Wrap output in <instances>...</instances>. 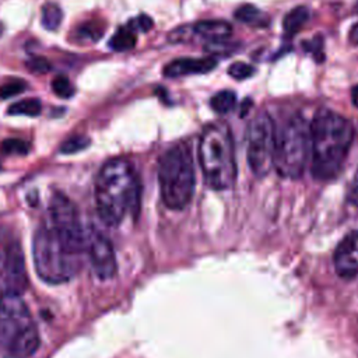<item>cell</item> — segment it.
Returning <instances> with one entry per match:
<instances>
[{
  "mask_svg": "<svg viewBox=\"0 0 358 358\" xmlns=\"http://www.w3.org/2000/svg\"><path fill=\"white\" fill-rule=\"evenodd\" d=\"M199 162L206 183L215 190L229 189L236 178L234 140L225 123L208 124L199 140Z\"/></svg>",
  "mask_w": 358,
  "mask_h": 358,
  "instance_id": "277c9868",
  "label": "cell"
},
{
  "mask_svg": "<svg viewBox=\"0 0 358 358\" xmlns=\"http://www.w3.org/2000/svg\"><path fill=\"white\" fill-rule=\"evenodd\" d=\"M217 66V60L211 56L208 57H182L175 59L169 62L164 67V76L168 78H178L183 76H192V74H203L211 71Z\"/></svg>",
  "mask_w": 358,
  "mask_h": 358,
  "instance_id": "7c38bea8",
  "label": "cell"
},
{
  "mask_svg": "<svg viewBox=\"0 0 358 358\" xmlns=\"http://www.w3.org/2000/svg\"><path fill=\"white\" fill-rule=\"evenodd\" d=\"M42 110V105L39 102V99L36 98H27L18 102H14L8 106L7 113L11 116H38L41 115Z\"/></svg>",
  "mask_w": 358,
  "mask_h": 358,
  "instance_id": "2e32d148",
  "label": "cell"
},
{
  "mask_svg": "<svg viewBox=\"0 0 358 358\" xmlns=\"http://www.w3.org/2000/svg\"><path fill=\"white\" fill-rule=\"evenodd\" d=\"M334 268L343 278L358 275V232H351L343 238L333 255Z\"/></svg>",
  "mask_w": 358,
  "mask_h": 358,
  "instance_id": "8fae6325",
  "label": "cell"
},
{
  "mask_svg": "<svg viewBox=\"0 0 358 358\" xmlns=\"http://www.w3.org/2000/svg\"><path fill=\"white\" fill-rule=\"evenodd\" d=\"M52 90L53 92L62 98V99H69L74 95L76 90L73 87V84L70 83V80L64 76H57L56 78H53L52 81Z\"/></svg>",
  "mask_w": 358,
  "mask_h": 358,
  "instance_id": "7402d4cb",
  "label": "cell"
},
{
  "mask_svg": "<svg viewBox=\"0 0 358 358\" xmlns=\"http://www.w3.org/2000/svg\"><path fill=\"white\" fill-rule=\"evenodd\" d=\"M28 285V275L21 245L13 238H0V291L21 295Z\"/></svg>",
  "mask_w": 358,
  "mask_h": 358,
  "instance_id": "9c48e42d",
  "label": "cell"
},
{
  "mask_svg": "<svg viewBox=\"0 0 358 358\" xmlns=\"http://www.w3.org/2000/svg\"><path fill=\"white\" fill-rule=\"evenodd\" d=\"M350 41L354 45H358V24L352 25V28L350 29Z\"/></svg>",
  "mask_w": 358,
  "mask_h": 358,
  "instance_id": "f1b7e54d",
  "label": "cell"
},
{
  "mask_svg": "<svg viewBox=\"0 0 358 358\" xmlns=\"http://www.w3.org/2000/svg\"><path fill=\"white\" fill-rule=\"evenodd\" d=\"M1 32H3V25L0 24V35H1Z\"/></svg>",
  "mask_w": 358,
  "mask_h": 358,
  "instance_id": "4dcf8cb0",
  "label": "cell"
},
{
  "mask_svg": "<svg viewBox=\"0 0 358 358\" xmlns=\"http://www.w3.org/2000/svg\"><path fill=\"white\" fill-rule=\"evenodd\" d=\"M348 199L352 204L358 206V171L352 179V183H351V189H350V193H348Z\"/></svg>",
  "mask_w": 358,
  "mask_h": 358,
  "instance_id": "83f0119b",
  "label": "cell"
},
{
  "mask_svg": "<svg viewBox=\"0 0 358 358\" xmlns=\"http://www.w3.org/2000/svg\"><path fill=\"white\" fill-rule=\"evenodd\" d=\"M136 41H137L136 31L131 27L126 25V27L119 28L115 32V35L109 41V48L116 52H126V50L134 48Z\"/></svg>",
  "mask_w": 358,
  "mask_h": 358,
  "instance_id": "9a60e30c",
  "label": "cell"
},
{
  "mask_svg": "<svg viewBox=\"0 0 358 358\" xmlns=\"http://www.w3.org/2000/svg\"><path fill=\"white\" fill-rule=\"evenodd\" d=\"M235 105H236V95L229 90L220 91L210 99L211 109L221 115L231 112L235 108Z\"/></svg>",
  "mask_w": 358,
  "mask_h": 358,
  "instance_id": "ac0fdd59",
  "label": "cell"
},
{
  "mask_svg": "<svg viewBox=\"0 0 358 358\" xmlns=\"http://www.w3.org/2000/svg\"><path fill=\"white\" fill-rule=\"evenodd\" d=\"M27 84L21 80H11L0 85V98L1 99H8L11 96H15L21 94L25 90Z\"/></svg>",
  "mask_w": 358,
  "mask_h": 358,
  "instance_id": "d4e9b609",
  "label": "cell"
},
{
  "mask_svg": "<svg viewBox=\"0 0 358 358\" xmlns=\"http://www.w3.org/2000/svg\"><path fill=\"white\" fill-rule=\"evenodd\" d=\"M27 66L31 71L34 73H38V74H43V73H48L50 70V63L43 59V57H31L28 62H27Z\"/></svg>",
  "mask_w": 358,
  "mask_h": 358,
  "instance_id": "484cf974",
  "label": "cell"
},
{
  "mask_svg": "<svg viewBox=\"0 0 358 358\" xmlns=\"http://www.w3.org/2000/svg\"><path fill=\"white\" fill-rule=\"evenodd\" d=\"M354 138L348 119L330 109H320L310 122V172L317 180H329L341 171Z\"/></svg>",
  "mask_w": 358,
  "mask_h": 358,
  "instance_id": "3957f363",
  "label": "cell"
},
{
  "mask_svg": "<svg viewBox=\"0 0 358 358\" xmlns=\"http://www.w3.org/2000/svg\"><path fill=\"white\" fill-rule=\"evenodd\" d=\"M310 157V123L296 115L275 130L273 168L281 178L302 176Z\"/></svg>",
  "mask_w": 358,
  "mask_h": 358,
  "instance_id": "52a82bcc",
  "label": "cell"
},
{
  "mask_svg": "<svg viewBox=\"0 0 358 358\" xmlns=\"http://www.w3.org/2000/svg\"><path fill=\"white\" fill-rule=\"evenodd\" d=\"M158 182L164 204L171 210L185 208L194 193V164L187 145L178 144L159 158Z\"/></svg>",
  "mask_w": 358,
  "mask_h": 358,
  "instance_id": "8992f818",
  "label": "cell"
},
{
  "mask_svg": "<svg viewBox=\"0 0 358 358\" xmlns=\"http://www.w3.org/2000/svg\"><path fill=\"white\" fill-rule=\"evenodd\" d=\"M275 127L268 113H257L246 130V157L257 178L266 176L273 168Z\"/></svg>",
  "mask_w": 358,
  "mask_h": 358,
  "instance_id": "ba28073f",
  "label": "cell"
},
{
  "mask_svg": "<svg viewBox=\"0 0 358 358\" xmlns=\"http://www.w3.org/2000/svg\"><path fill=\"white\" fill-rule=\"evenodd\" d=\"M85 231L80 221H45L35 231L32 257L36 274L49 284L71 280L81 267Z\"/></svg>",
  "mask_w": 358,
  "mask_h": 358,
  "instance_id": "6da1fadb",
  "label": "cell"
},
{
  "mask_svg": "<svg viewBox=\"0 0 358 358\" xmlns=\"http://www.w3.org/2000/svg\"><path fill=\"white\" fill-rule=\"evenodd\" d=\"M91 140L85 136H73L70 138H67L66 141L62 143L60 145V152L62 154H76L78 151L85 150L90 145Z\"/></svg>",
  "mask_w": 358,
  "mask_h": 358,
  "instance_id": "44dd1931",
  "label": "cell"
},
{
  "mask_svg": "<svg viewBox=\"0 0 358 358\" xmlns=\"http://www.w3.org/2000/svg\"><path fill=\"white\" fill-rule=\"evenodd\" d=\"M85 250L88 253L91 268L99 280L106 281L115 277L117 264L113 246L96 228H88L85 231Z\"/></svg>",
  "mask_w": 358,
  "mask_h": 358,
  "instance_id": "30bf717a",
  "label": "cell"
},
{
  "mask_svg": "<svg viewBox=\"0 0 358 358\" xmlns=\"http://www.w3.org/2000/svg\"><path fill=\"white\" fill-rule=\"evenodd\" d=\"M193 36H196L193 25H180L168 34V39L172 43H186L190 42Z\"/></svg>",
  "mask_w": 358,
  "mask_h": 358,
  "instance_id": "603a6c76",
  "label": "cell"
},
{
  "mask_svg": "<svg viewBox=\"0 0 358 358\" xmlns=\"http://www.w3.org/2000/svg\"><path fill=\"white\" fill-rule=\"evenodd\" d=\"M351 101H352V105L358 108V85H354L351 90Z\"/></svg>",
  "mask_w": 358,
  "mask_h": 358,
  "instance_id": "f546056e",
  "label": "cell"
},
{
  "mask_svg": "<svg viewBox=\"0 0 358 358\" xmlns=\"http://www.w3.org/2000/svg\"><path fill=\"white\" fill-rule=\"evenodd\" d=\"M194 34L211 42H220L229 38L232 32L231 24L222 20H203L193 25Z\"/></svg>",
  "mask_w": 358,
  "mask_h": 358,
  "instance_id": "4fadbf2b",
  "label": "cell"
},
{
  "mask_svg": "<svg viewBox=\"0 0 358 358\" xmlns=\"http://www.w3.org/2000/svg\"><path fill=\"white\" fill-rule=\"evenodd\" d=\"M228 74L235 80H246L255 74V67L243 62H235L228 67Z\"/></svg>",
  "mask_w": 358,
  "mask_h": 358,
  "instance_id": "cb8c5ba5",
  "label": "cell"
},
{
  "mask_svg": "<svg viewBox=\"0 0 358 358\" xmlns=\"http://www.w3.org/2000/svg\"><path fill=\"white\" fill-rule=\"evenodd\" d=\"M234 15L238 21L248 24V25H259V24L262 25L263 24L262 11L252 4H243V6L238 7Z\"/></svg>",
  "mask_w": 358,
  "mask_h": 358,
  "instance_id": "d6986e66",
  "label": "cell"
},
{
  "mask_svg": "<svg viewBox=\"0 0 358 358\" xmlns=\"http://www.w3.org/2000/svg\"><path fill=\"white\" fill-rule=\"evenodd\" d=\"M0 151L4 155H25L29 151V144L21 138H6L0 143Z\"/></svg>",
  "mask_w": 358,
  "mask_h": 358,
  "instance_id": "ffe728a7",
  "label": "cell"
},
{
  "mask_svg": "<svg viewBox=\"0 0 358 358\" xmlns=\"http://www.w3.org/2000/svg\"><path fill=\"white\" fill-rule=\"evenodd\" d=\"M309 20V10L305 6H296L289 10L282 20V29L287 35L292 36L296 34Z\"/></svg>",
  "mask_w": 358,
  "mask_h": 358,
  "instance_id": "5bb4252c",
  "label": "cell"
},
{
  "mask_svg": "<svg viewBox=\"0 0 358 358\" xmlns=\"http://www.w3.org/2000/svg\"><path fill=\"white\" fill-rule=\"evenodd\" d=\"M127 25L131 27L134 31L140 29L141 32H147V31H150L152 28V20L147 14H140L137 18L131 20Z\"/></svg>",
  "mask_w": 358,
  "mask_h": 358,
  "instance_id": "4316f807",
  "label": "cell"
},
{
  "mask_svg": "<svg viewBox=\"0 0 358 358\" xmlns=\"http://www.w3.org/2000/svg\"><path fill=\"white\" fill-rule=\"evenodd\" d=\"M63 20L62 8L55 3H46L41 11V22L48 31H55L60 27Z\"/></svg>",
  "mask_w": 358,
  "mask_h": 358,
  "instance_id": "e0dca14e",
  "label": "cell"
},
{
  "mask_svg": "<svg viewBox=\"0 0 358 358\" xmlns=\"http://www.w3.org/2000/svg\"><path fill=\"white\" fill-rule=\"evenodd\" d=\"M96 213L108 227L120 225L127 215L137 217L140 180L133 165L124 158L106 161L95 179Z\"/></svg>",
  "mask_w": 358,
  "mask_h": 358,
  "instance_id": "7a4b0ae2",
  "label": "cell"
},
{
  "mask_svg": "<svg viewBox=\"0 0 358 358\" xmlns=\"http://www.w3.org/2000/svg\"><path fill=\"white\" fill-rule=\"evenodd\" d=\"M41 338L34 317L18 294L0 296V348L8 358H29Z\"/></svg>",
  "mask_w": 358,
  "mask_h": 358,
  "instance_id": "5b68a950",
  "label": "cell"
}]
</instances>
